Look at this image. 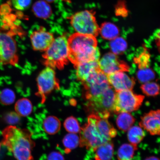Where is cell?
<instances>
[{
	"mask_svg": "<svg viewBox=\"0 0 160 160\" xmlns=\"http://www.w3.org/2000/svg\"><path fill=\"white\" fill-rule=\"evenodd\" d=\"M99 33L103 39L111 41L118 37L119 31L114 24L105 22L99 27Z\"/></svg>",
	"mask_w": 160,
	"mask_h": 160,
	"instance_id": "cell-17",
	"label": "cell"
},
{
	"mask_svg": "<svg viewBox=\"0 0 160 160\" xmlns=\"http://www.w3.org/2000/svg\"><path fill=\"white\" fill-rule=\"evenodd\" d=\"M155 41L158 49L160 53V28L158 30L157 33L156 34Z\"/></svg>",
	"mask_w": 160,
	"mask_h": 160,
	"instance_id": "cell-35",
	"label": "cell"
},
{
	"mask_svg": "<svg viewBox=\"0 0 160 160\" xmlns=\"http://www.w3.org/2000/svg\"><path fill=\"white\" fill-rule=\"evenodd\" d=\"M38 91L37 95L44 102L47 96L53 90L59 89V84L53 68L47 67L40 73L37 79Z\"/></svg>",
	"mask_w": 160,
	"mask_h": 160,
	"instance_id": "cell-9",
	"label": "cell"
},
{
	"mask_svg": "<svg viewBox=\"0 0 160 160\" xmlns=\"http://www.w3.org/2000/svg\"><path fill=\"white\" fill-rule=\"evenodd\" d=\"M32 47L35 51H45L54 41L52 34L41 27L30 35Z\"/></svg>",
	"mask_w": 160,
	"mask_h": 160,
	"instance_id": "cell-11",
	"label": "cell"
},
{
	"mask_svg": "<svg viewBox=\"0 0 160 160\" xmlns=\"http://www.w3.org/2000/svg\"><path fill=\"white\" fill-rule=\"evenodd\" d=\"M46 2H47L48 3H51L53 2H54L55 0H44Z\"/></svg>",
	"mask_w": 160,
	"mask_h": 160,
	"instance_id": "cell-37",
	"label": "cell"
},
{
	"mask_svg": "<svg viewBox=\"0 0 160 160\" xmlns=\"http://www.w3.org/2000/svg\"><path fill=\"white\" fill-rule=\"evenodd\" d=\"M15 34L11 31L0 32V64L17 65L18 62L17 44L13 38Z\"/></svg>",
	"mask_w": 160,
	"mask_h": 160,
	"instance_id": "cell-8",
	"label": "cell"
},
{
	"mask_svg": "<svg viewBox=\"0 0 160 160\" xmlns=\"http://www.w3.org/2000/svg\"><path fill=\"white\" fill-rule=\"evenodd\" d=\"M128 131V140L132 145H137L145 137V133L142 128L138 126H132Z\"/></svg>",
	"mask_w": 160,
	"mask_h": 160,
	"instance_id": "cell-22",
	"label": "cell"
},
{
	"mask_svg": "<svg viewBox=\"0 0 160 160\" xmlns=\"http://www.w3.org/2000/svg\"><path fill=\"white\" fill-rule=\"evenodd\" d=\"M68 41L69 61L74 66L85 62L99 61L100 52L96 37L76 33L70 36Z\"/></svg>",
	"mask_w": 160,
	"mask_h": 160,
	"instance_id": "cell-3",
	"label": "cell"
},
{
	"mask_svg": "<svg viewBox=\"0 0 160 160\" xmlns=\"http://www.w3.org/2000/svg\"><path fill=\"white\" fill-rule=\"evenodd\" d=\"M116 15L124 16L127 14V10L125 8L124 4L122 2L118 4L116 9Z\"/></svg>",
	"mask_w": 160,
	"mask_h": 160,
	"instance_id": "cell-33",
	"label": "cell"
},
{
	"mask_svg": "<svg viewBox=\"0 0 160 160\" xmlns=\"http://www.w3.org/2000/svg\"><path fill=\"white\" fill-rule=\"evenodd\" d=\"M68 39L65 36L55 39L43 55L44 63L47 67L59 69L63 68L69 61Z\"/></svg>",
	"mask_w": 160,
	"mask_h": 160,
	"instance_id": "cell-4",
	"label": "cell"
},
{
	"mask_svg": "<svg viewBox=\"0 0 160 160\" xmlns=\"http://www.w3.org/2000/svg\"><path fill=\"white\" fill-rule=\"evenodd\" d=\"M2 143L12 153L17 160H33L32 150L35 144L28 130L10 125L2 132Z\"/></svg>",
	"mask_w": 160,
	"mask_h": 160,
	"instance_id": "cell-2",
	"label": "cell"
},
{
	"mask_svg": "<svg viewBox=\"0 0 160 160\" xmlns=\"http://www.w3.org/2000/svg\"><path fill=\"white\" fill-rule=\"evenodd\" d=\"M11 1L12 4L16 9L24 11L28 8L32 0H11Z\"/></svg>",
	"mask_w": 160,
	"mask_h": 160,
	"instance_id": "cell-31",
	"label": "cell"
},
{
	"mask_svg": "<svg viewBox=\"0 0 160 160\" xmlns=\"http://www.w3.org/2000/svg\"><path fill=\"white\" fill-rule=\"evenodd\" d=\"M48 160H65V159L59 152H53L48 156Z\"/></svg>",
	"mask_w": 160,
	"mask_h": 160,
	"instance_id": "cell-34",
	"label": "cell"
},
{
	"mask_svg": "<svg viewBox=\"0 0 160 160\" xmlns=\"http://www.w3.org/2000/svg\"><path fill=\"white\" fill-rule=\"evenodd\" d=\"M137 145L131 143L123 144L118 150L117 158L119 160H132L135 151L138 149Z\"/></svg>",
	"mask_w": 160,
	"mask_h": 160,
	"instance_id": "cell-21",
	"label": "cell"
},
{
	"mask_svg": "<svg viewBox=\"0 0 160 160\" xmlns=\"http://www.w3.org/2000/svg\"><path fill=\"white\" fill-rule=\"evenodd\" d=\"M100 69L106 75L118 72H127L129 67L127 64L118 58L117 55L112 52L105 54L99 60Z\"/></svg>",
	"mask_w": 160,
	"mask_h": 160,
	"instance_id": "cell-10",
	"label": "cell"
},
{
	"mask_svg": "<svg viewBox=\"0 0 160 160\" xmlns=\"http://www.w3.org/2000/svg\"><path fill=\"white\" fill-rule=\"evenodd\" d=\"M99 61H91L78 64L74 66L78 79L82 83L95 70L100 68Z\"/></svg>",
	"mask_w": 160,
	"mask_h": 160,
	"instance_id": "cell-15",
	"label": "cell"
},
{
	"mask_svg": "<svg viewBox=\"0 0 160 160\" xmlns=\"http://www.w3.org/2000/svg\"><path fill=\"white\" fill-rule=\"evenodd\" d=\"M16 112L21 117L29 115L32 111L31 102L27 98H22L18 101L15 106Z\"/></svg>",
	"mask_w": 160,
	"mask_h": 160,
	"instance_id": "cell-23",
	"label": "cell"
},
{
	"mask_svg": "<svg viewBox=\"0 0 160 160\" xmlns=\"http://www.w3.org/2000/svg\"><path fill=\"white\" fill-rule=\"evenodd\" d=\"M95 152V160H111L114 152V144L111 141L99 146L93 151Z\"/></svg>",
	"mask_w": 160,
	"mask_h": 160,
	"instance_id": "cell-16",
	"label": "cell"
},
{
	"mask_svg": "<svg viewBox=\"0 0 160 160\" xmlns=\"http://www.w3.org/2000/svg\"><path fill=\"white\" fill-rule=\"evenodd\" d=\"M32 11L36 17L43 19L48 18L52 14L51 7L47 2L43 0H39L34 3Z\"/></svg>",
	"mask_w": 160,
	"mask_h": 160,
	"instance_id": "cell-18",
	"label": "cell"
},
{
	"mask_svg": "<svg viewBox=\"0 0 160 160\" xmlns=\"http://www.w3.org/2000/svg\"><path fill=\"white\" fill-rule=\"evenodd\" d=\"M151 55L146 47L143 51L137 57L134 59V62L137 64L139 69H142L149 68Z\"/></svg>",
	"mask_w": 160,
	"mask_h": 160,
	"instance_id": "cell-26",
	"label": "cell"
},
{
	"mask_svg": "<svg viewBox=\"0 0 160 160\" xmlns=\"http://www.w3.org/2000/svg\"><path fill=\"white\" fill-rule=\"evenodd\" d=\"M64 127L66 131L72 133H79L81 129L78 120L73 117H69L65 120Z\"/></svg>",
	"mask_w": 160,
	"mask_h": 160,
	"instance_id": "cell-28",
	"label": "cell"
},
{
	"mask_svg": "<svg viewBox=\"0 0 160 160\" xmlns=\"http://www.w3.org/2000/svg\"><path fill=\"white\" fill-rule=\"evenodd\" d=\"M140 127L152 135H160V109L151 111L141 118Z\"/></svg>",
	"mask_w": 160,
	"mask_h": 160,
	"instance_id": "cell-14",
	"label": "cell"
},
{
	"mask_svg": "<svg viewBox=\"0 0 160 160\" xmlns=\"http://www.w3.org/2000/svg\"><path fill=\"white\" fill-rule=\"evenodd\" d=\"M20 117L17 113L11 112L5 116V119L6 122L9 124L14 125L18 122L20 120Z\"/></svg>",
	"mask_w": 160,
	"mask_h": 160,
	"instance_id": "cell-32",
	"label": "cell"
},
{
	"mask_svg": "<svg viewBox=\"0 0 160 160\" xmlns=\"http://www.w3.org/2000/svg\"><path fill=\"white\" fill-rule=\"evenodd\" d=\"M108 81L115 92L123 90H132L135 85V80L124 72H118L107 75Z\"/></svg>",
	"mask_w": 160,
	"mask_h": 160,
	"instance_id": "cell-13",
	"label": "cell"
},
{
	"mask_svg": "<svg viewBox=\"0 0 160 160\" xmlns=\"http://www.w3.org/2000/svg\"><path fill=\"white\" fill-rule=\"evenodd\" d=\"M83 85L85 89V97L87 100L101 94L111 87L108 82L107 75L102 71L93 81Z\"/></svg>",
	"mask_w": 160,
	"mask_h": 160,
	"instance_id": "cell-12",
	"label": "cell"
},
{
	"mask_svg": "<svg viewBox=\"0 0 160 160\" xmlns=\"http://www.w3.org/2000/svg\"><path fill=\"white\" fill-rule=\"evenodd\" d=\"M43 128L48 134L55 135L61 129V122L55 116H48L44 120Z\"/></svg>",
	"mask_w": 160,
	"mask_h": 160,
	"instance_id": "cell-20",
	"label": "cell"
},
{
	"mask_svg": "<svg viewBox=\"0 0 160 160\" xmlns=\"http://www.w3.org/2000/svg\"><path fill=\"white\" fill-rule=\"evenodd\" d=\"M15 99V95L11 89H5L0 92V102L4 105H9L13 103Z\"/></svg>",
	"mask_w": 160,
	"mask_h": 160,
	"instance_id": "cell-30",
	"label": "cell"
},
{
	"mask_svg": "<svg viewBox=\"0 0 160 160\" xmlns=\"http://www.w3.org/2000/svg\"><path fill=\"white\" fill-rule=\"evenodd\" d=\"M144 98V96L136 94L132 90L115 92L113 113H130L137 111L141 106Z\"/></svg>",
	"mask_w": 160,
	"mask_h": 160,
	"instance_id": "cell-7",
	"label": "cell"
},
{
	"mask_svg": "<svg viewBox=\"0 0 160 160\" xmlns=\"http://www.w3.org/2000/svg\"><path fill=\"white\" fill-rule=\"evenodd\" d=\"M93 10L78 12L69 18L71 25L77 33L95 37L99 34V27Z\"/></svg>",
	"mask_w": 160,
	"mask_h": 160,
	"instance_id": "cell-6",
	"label": "cell"
},
{
	"mask_svg": "<svg viewBox=\"0 0 160 160\" xmlns=\"http://www.w3.org/2000/svg\"><path fill=\"white\" fill-rule=\"evenodd\" d=\"M79 137L76 134L69 133L66 135L63 140L66 152L69 153L72 150L77 148L79 145Z\"/></svg>",
	"mask_w": 160,
	"mask_h": 160,
	"instance_id": "cell-24",
	"label": "cell"
},
{
	"mask_svg": "<svg viewBox=\"0 0 160 160\" xmlns=\"http://www.w3.org/2000/svg\"><path fill=\"white\" fill-rule=\"evenodd\" d=\"M145 160H160L158 158L155 157H151L147 158Z\"/></svg>",
	"mask_w": 160,
	"mask_h": 160,
	"instance_id": "cell-36",
	"label": "cell"
},
{
	"mask_svg": "<svg viewBox=\"0 0 160 160\" xmlns=\"http://www.w3.org/2000/svg\"><path fill=\"white\" fill-rule=\"evenodd\" d=\"M115 94V92L110 87L101 94L88 100L87 109L89 114L108 119L111 114L114 113Z\"/></svg>",
	"mask_w": 160,
	"mask_h": 160,
	"instance_id": "cell-5",
	"label": "cell"
},
{
	"mask_svg": "<svg viewBox=\"0 0 160 160\" xmlns=\"http://www.w3.org/2000/svg\"><path fill=\"white\" fill-rule=\"evenodd\" d=\"M1 144H0V150H1Z\"/></svg>",
	"mask_w": 160,
	"mask_h": 160,
	"instance_id": "cell-39",
	"label": "cell"
},
{
	"mask_svg": "<svg viewBox=\"0 0 160 160\" xmlns=\"http://www.w3.org/2000/svg\"><path fill=\"white\" fill-rule=\"evenodd\" d=\"M110 47L112 53L116 55H121L127 50V43L123 38L118 37L111 41Z\"/></svg>",
	"mask_w": 160,
	"mask_h": 160,
	"instance_id": "cell-25",
	"label": "cell"
},
{
	"mask_svg": "<svg viewBox=\"0 0 160 160\" xmlns=\"http://www.w3.org/2000/svg\"><path fill=\"white\" fill-rule=\"evenodd\" d=\"M137 77L140 82L145 83L154 79L155 74L149 68L139 69L137 72Z\"/></svg>",
	"mask_w": 160,
	"mask_h": 160,
	"instance_id": "cell-29",
	"label": "cell"
},
{
	"mask_svg": "<svg viewBox=\"0 0 160 160\" xmlns=\"http://www.w3.org/2000/svg\"><path fill=\"white\" fill-rule=\"evenodd\" d=\"M79 133V145L93 151L100 145L111 141L117 136V132L108 118L91 114Z\"/></svg>",
	"mask_w": 160,
	"mask_h": 160,
	"instance_id": "cell-1",
	"label": "cell"
},
{
	"mask_svg": "<svg viewBox=\"0 0 160 160\" xmlns=\"http://www.w3.org/2000/svg\"><path fill=\"white\" fill-rule=\"evenodd\" d=\"M141 89L145 95L149 97H155L160 92V86L154 82H148L142 85Z\"/></svg>",
	"mask_w": 160,
	"mask_h": 160,
	"instance_id": "cell-27",
	"label": "cell"
},
{
	"mask_svg": "<svg viewBox=\"0 0 160 160\" xmlns=\"http://www.w3.org/2000/svg\"><path fill=\"white\" fill-rule=\"evenodd\" d=\"M118 114L116 119L118 128L121 131H128L135 123L134 117L129 112H122Z\"/></svg>",
	"mask_w": 160,
	"mask_h": 160,
	"instance_id": "cell-19",
	"label": "cell"
},
{
	"mask_svg": "<svg viewBox=\"0 0 160 160\" xmlns=\"http://www.w3.org/2000/svg\"><path fill=\"white\" fill-rule=\"evenodd\" d=\"M63 1L67 2H71V0H63Z\"/></svg>",
	"mask_w": 160,
	"mask_h": 160,
	"instance_id": "cell-38",
	"label": "cell"
}]
</instances>
